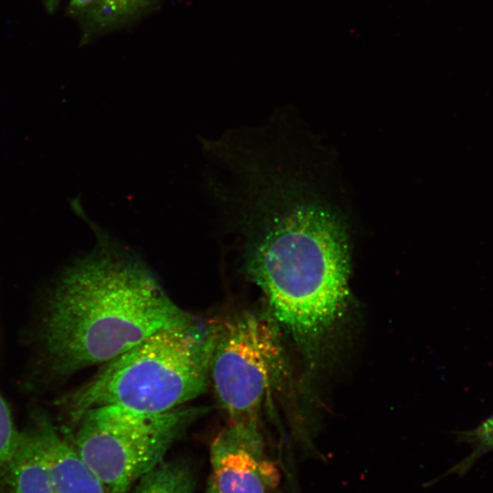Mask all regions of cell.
I'll use <instances>...</instances> for the list:
<instances>
[{
  "label": "cell",
  "mask_w": 493,
  "mask_h": 493,
  "mask_svg": "<svg viewBox=\"0 0 493 493\" xmlns=\"http://www.w3.org/2000/svg\"><path fill=\"white\" fill-rule=\"evenodd\" d=\"M206 185L224 234L241 239L245 271L272 318L311 359L348 302L343 220L320 198L267 172L255 155L229 159Z\"/></svg>",
  "instance_id": "cell-1"
},
{
  "label": "cell",
  "mask_w": 493,
  "mask_h": 493,
  "mask_svg": "<svg viewBox=\"0 0 493 493\" xmlns=\"http://www.w3.org/2000/svg\"><path fill=\"white\" fill-rule=\"evenodd\" d=\"M63 1L64 0H42V3L47 11L53 12Z\"/></svg>",
  "instance_id": "cell-13"
},
{
  "label": "cell",
  "mask_w": 493,
  "mask_h": 493,
  "mask_svg": "<svg viewBox=\"0 0 493 493\" xmlns=\"http://www.w3.org/2000/svg\"><path fill=\"white\" fill-rule=\"evenodd\" d=\"M205 493H272L279 483L257 428L227 425L211 445Z\"/></svg>",
  "instance_id": "cell-6"
},
{
  "label": "cell",
  "mask_w": 493,
  "mask_h": 493,
  "mask_svg": "<svg viewBox=\"0 0 493 493\" xmlns=\"http://www.w3.org/2000/svg\"><path fill=\"white\" fill-rule=\"evenodd\" d=\"M215 325L196 320L159 330L102 364L61 404L78 422L88 410L118 405L164 413L202 394L209 383Z\"/></svg>",
  "instance_id": "cell-3"
},
{
  "label": "cell",
  "mask_w": 493,
  "mask_h": 493,
  "mask_svg": "<svg viewBox=\"0 0 493 493\" xmlns=\"http://www.w3.org/2000/svg\"><path fill=\"white\" fill-rule=\"evenodd\" d=\"M134 493H193L190 467L179 462L162 463L142 477Z\"/></svg>",
  "instance_id": "cell-10"
},
{
  "label": "cell",
  "mask_w": 493,
  "mask_h": 493,
  "mask_svg": "<svg viewBox=\"0 0 493 493\" xmlns=\"http://www.w3.org/2000/svg\"><path fill=\"white\" fill-rule=\"evenodd\" d=\"M60 276L42 320V341L61 375L103 364L153 333L195 319L167 295L148 266L103 229Z\"/></svg>",
  "instance_id": "cell-2"
},
{
  "label": "cell",
  "mask_w": 493,
  "mask_h": 493,
  "mask_svg": "<svg viewBox=\"0 0 493 493\" xmlns=\"http://www.w3.org/2000/svg\"><path fill=\"white\" fill-rule=\"evenodd\" d=\"M47 442L54 493H106L104 488L78 455L73 444L48 423Z\"/></svg>",
  "instance_id": "cell-9"
},
{
  "label": "cell",
  "mask_w": 493,
  "mask_h": 493,
  "mask_svg": "<svg viewBox=\"0 0 493 493\" xmlns=\"http://www.w3.org/2000/svg\"><path fill=\"white\" fill-rule=\"evenodd\" d=\"M464 438L472 446V451L464 460L451 468L455 474H463L486 453L493 451V414L465 434Z\"/></svg>",
  "instance_id": "cell-11"
},
{
  "label": "cell",
  "mask_w": 493,
  "mask_h": 493,
  "mask_svg": "<svg viewBox=\"0 0 493 493\" xmlns=\"http://www.w3.org/2000/svg\"><path fill=\"white\" fill-rule=\"evenodd\" d=\"M196 415L182 407L144 413L118 405L85 412L73 446L106 493H128L163 463L175 439Z\"/></svg>",
  "instance_id": "cell-4"
},
{
  "label": "cell",
  "mask_w": 493,
  "mask_h": 493,
  "mask_svg": "<svg viewBox=\"0 0 493 493\" xmlns=\"http://www.w3.org/2000/svg\"><path fill=\"white\" fill-rule=\"evenodd\" d=\"M286 372L278 324L242 311L215 325L209 381L228 425L258 429L260 413Z\"/></svg>",
  "instance_id": "cell-5"
},
{
  "label": "cell",
  "mask_w": 493,
  "mask_h": 493,
  "mask_svg": "<svg viewBox=\"0 0 493 493\" xmlns=\"http://www.w3.org/2000/svg\"><path fill=\"white\" fill-rule=\"evenodd\" d=\"M47 425L48 422L41 420L21 432L17 446L4 468L9 493H54Z\"/></svg>",
  "instance_id": "cell-7"
},
{
  "label": "cell",
  "mask_w": 493,
  "mask_h": 493,
  "mask_svg": "<svg viewBox=\"0 0 493 493\" xmlns=\"http://www.w3.org/2000/svg\"><path fill=\"white\" fill-rule=\"evenodd\" d=\"M21 432L14 424L10 409L0 392V470L4 469L14 454Z\"/></svg>",
  "instance_id": "cell-12"
},
{
  "label": "cell",
  "mask_w": 493,
  "mask_h": 493,
  "mask_svg": "<svg viewBox=\"0 0 493 493\" xmlns=\"http://www.w3.org/2000/svg\"><path fill=\"white\" fill-rule=\"evenodd\" d=\"M291 489H292V493H298V491L295 490V486H294V485H292V488H291Z\"/></svg>",
  "instance_id": "cell-14"
},
{
  "label": "cell",
  "mask_w": 493,
  "mask_h": 493,
  "mask_svg": "<svg viewBox=\"0 0 493 493\" xmlns=\"http://www.w3.org/2000/svg\"><path fill=\"white\" fill-rule=\"evenodd\" d=\"M82 43L131 26L160 6L161 0H67Z\"/></svg>",
  "instance_id": "cell-8"
}]
</instances>
